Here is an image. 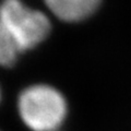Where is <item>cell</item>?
Instances as JSON below:
<instances>
[{"instance_id":"obj_2","label":"cell","mask_w":131,"mask_h":131,"mask_svg":"<svg viewBox=\"0 0 131 131\" xmlns=\"http://www.w3.org/2000/svg\"><path fill=\"white\" fill-rule=\"evenodd\" d=\"M0 21L14 35L24 50L39 44L50 32L47 16L24 6L20 0H3L0 5Z\"/></svg>"},{"instance_id":"obj_3","label":"cell","mask_w":131,"mask_h":131,"mask_svg":"<svg viewBox=\"0 0 131 131\" xmlns=\"http://www.w3.org/2000/svg\"><path fill=\"white\" fill-rule=\"evenodd\" d=\"M45 2L59 19L74 22L91 15L101 0H45Z\"/></svg>"},{"instance_id":"obj_1","label":"cell","mask_w":131,"mask_h":131,"mask_svg":"<svg viewBox=\"0 0 131 131\" xmlns=\"http://www.w3.org/2000/svg\"><path fill=\"white\" fill-rule=\"evenodd\" d=\"M18 108L23 122L33 131H56L67 115L62 94L45 84L26 88L19 96Z\"/></svg>"},{"instance_id":"obj_4","label":"cell","mask_w":131,"mask_h":131,"mask_svg":"<svg viewBox=\"0 0 131 131\" xmlns=\"http://www.w3.org/2000/svg\"><path fill=\"white\" fill-rule=\"evenodd\" d=\"M23 50L19 40L0 21V64L11 67Z\"/></svg>"}]
</instances>
